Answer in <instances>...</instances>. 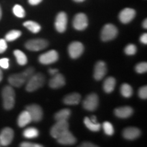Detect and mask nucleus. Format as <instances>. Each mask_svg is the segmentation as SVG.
<instances>
[{
    "instance_id": "1",
    "label": "nucleus",
    "mask_w": 147,
    "mask_h": 147,
    "mask_svg": "<svg viewBox=\"0 0 147 147\" xmlns=\"http://www.w3.org/2000/svg\"><path fill=\"white\" fill-rule=\"evenodd\" d=\"M35 73V69L33 67H29L21 73L14 74L10 75L8 78V82L11 86L14 87H21L29 78Z\"/></svg>"
},
{
    "instance_id": "2",
    "label": "nucleus",
    "mask_w": 147,
    "mask_h": 147,
    "mask_svg": "<svg viewBox=\"0 0 147 147\" xmlns=\"http://www.w3.org/2000/svg\"><path fill=\"white\" fill-rule=\"evenodd\" d=\"M45 76L42 73L34 74L29 80H27L26 84L27 91L34 92L36 91L45 84Z\"/></svg>"
},
{
    "instance_id": "3",
    "label": "nucleus",
    "mask_w": 147,
    "mask_h": 147,
    "mask_svg": "<svg viewBox=\"0 0 147 147\" xmlns=\"http://www.w3.org/2000/svg\"><path fill=\"white\" fill-rule=\"evenodd\" d=\"M3 106L5 110H11L15 104V92L11 86H5L1 92Z\"/></svg>"
},
{
    "instance_id": "4",
    "label": "nucleus",
    "mask_w": 147,
    "mask_h": 147,
    "mask_svg": "<svg viewBox=\"0 0 147 147\" xmlns=\"http://www.w3.org/2000/svg\"><path fill=\"white\" fill-rule=\"evenodd\" d=\"M118 34V29L113 24H106L102 28L101 32V39L104 42L114 40Z\"/></svg>"
},
{
    "instance_id": "5",
    "label": "nucleus",
    "mask_w": 147,
    "mask_h": 147,
    "mask_svg": "<svg viewBox=\"0 0 147 147\" xmlns=\"http://www.w3.org/2000/svg\"><path fill=\"white\" fill-rule=\"evenodd\" d=\"M49 43L47 40L41 38H37L28 40L25 43V47L27 50L31 51H40L45 49L48 47Z\"/></svg>"
},
{
    "instance_id": "6",
    "label": "nucleus",
    "mask_w": 147,
    "mask_h": 147,
    "mask_svg": "<svg viewBox=\"0 0 147 147\" xmlns=\"http://www.w3.org/2000/svg\"><path fill=\"white\" fill-rule=\"evenodd\" d=\"M67 130H69V123L67 121H57L51 129V135L54 138L57 139Z\"/></svg>"
},
{
    "instance_id": "7",
    "label": "nucleus",
    "mask_w": 147,
    "mask_h": 147,
    "mask_svg": "<svg viewBox=\"0 0 147 147\" xmlns=\"http://www.w3.org/2000/svg\"><path fill=\"white\" fill-rule=\"evenodd\" d=\"M59 59L58 53L55 50L49 51L48 52L40 55L38 58L40 63L43 65H49L57 61Z\"/></svg>"
},
{
    "instance_id": "8",
    "label": "nucleus",
    "mask_w": 147,
    "mask_h": 147,
    "mask_svg": "<svg viewBox=\"0 0 147 147\" xmlns=\"http://www.w3.org/2000/svg\"><path fill=\"white\" fill-rule=\"evenodd\" d=\"M89 24L87 15L84 13H78L75 15L73 19L74 28L78 31L84 30Z\"/></svg>"
},
{
    "instance_id": "9",
    "label": "nucleus",
    "mask_w": 147,
    "mask_h": 147,
    "mask_svg": "<svg viewBox=\"0 0 147 147\" xmlns=\"http://www.w3.org/2000/svg\"><path fill=\"white\" fill-rule=\"evenodd\" d=\"M99 105V97L95 93H91L87 95L82 102V106L88 111H94Z\"/></svg>"
},
{
    "instance_id": "10",
    "label": "nucleus",
    "mask_w": 147,
    "mask_h": 147,
    "mask_svg": "<svg viewBox=\"0 0 147 147\" xmlns=\"http://www.w3.org/2000/svg\"><path fill=\"white\" fill-rule=\"evenodd\" d=\"M26 110L28 111L29 115H30L33 122L38 123L42 119V117H43V110H42L41 106L35 104H31V105L27 106Z\"/></svg>"
},
{
    "instance_id": "11",
    "label": "nucleus",
    "mask_w": 147,
    "mask_h": 147,
    "mask_svg": "<svg viewBox=\"0 0 147 147\" xmlns=\"http://www.w3.org/2000/svg\"><path fill=\"white\" fill-rule=\"evenodd\" d=\"M14 138V131L10 127H5L0 132V144L3 146H8Z\"/></svg>"
},
{
    "instance_id": "12",
    "label": "nucleus",
    "mask_w": 147,
    "mask_h": 147,
    "mask_svg": "<svg viewBox=\"0 0 147 147\" xmlns=\"http://www.w3.org/2000/svg\"><path fill=\"white\" fill-rule=\"evenodd\" d=\"M67 16L65 12H60L55 18V26L56 30L59 33H63L67 29Z\"/></svg>"
},
{
    "instance_id": "13",
    "label": "nucleus",
    "mask_w": 147,
    "mask_h": 147,
    "mask_svg": "<svg viewBox=\"0 0 147 147\" xmlns=\"http://www.w3.org/2000/svg\"><path fill=\"white\" fill-rule=\"evenodd\" d=\"M84 52V46L80 42H73L68 47V53L71 59H77Z\"/></svg>"
},
{
    "instance_id": "14",
    "label": "nucleus",
    "mask_w": 147,
    "mask_h": 147,
    "mask_svg": "<svg viewBox=\"0 0 147 147\" xmlns=\"http://www.w3.org/2000/svg\"><path fill=\"white\" fill-rule=\"evenodd\" d=\"M107 73V67L105 62L99 61L95 65L93 76L96 80H101L104 78Z\"/></svg>"
},
{
    "instance_id": "15",
    "label": "nucleus",
    "mask_w": 147,
    "mask_h": 147,
    "mask_svg": "<svg viewBox=\"0 0 147 147\" xmlns=\"http://www.w3.org/2000/svg\"><path fill=\"white\" fill-rule=\"evenodd\" d=\"M136 16V11L130 8H126L121 11L119 14V18L120 21L123 24L130 23Z\"/></svg>"
},
{
    "instance_id": "16",
    "label": "nucleus",
    "mask_w": 147,
    "mask_h": 147,
    "mask_svg": "<svg viewBox=\"0 0 147 147\" xmlns=\"http://www.w3.org/2000/svg\"><path fill=\"white\" fill-rule=\"evenodd\" d=\"M49 84L52 89H59L63 87L65 84V78L61 74L57 73L56 74L53 75L52 78L49 81Z\"/></svg>"
},
{
    "instance_id": "17",
    "label": "nucleus",
    "mask_w": 147,
    "mask_h": 147,
    "mask_svg": "<svg viewBox=\"0 0 147 147\" xmlns=\"http://www.w3.org/2000/svg\"><path fill=\"white\" fill-rule=\"evenodd\" d=\"M57 142L61 144L72 145L76 142V138L69 130H67L58 138Z\"/></svg>"
},
{
    "instance_id": "18",
    "label": "nucleus",
    "mask_w": 147,
    "mask_h": 147,
    "mask_svg": "<svg viewBox=\"0 0 147 147\" xmlns=\"http://www.w3.org/2000/svg\"><path fill=\"white\" fill-rule=\"evenodd\" d=\"M141 134L140 130L137 127H129L125 129L123 131V136L125 138L129 140H133L138 138Z\"/></svg>"
},
{
    "instance_id": "19",
    "label": "nucleus",
    "mask_w": 147,
    "mask_h": 147,
    "mask_svg": "<svg viewBox=\"0 0 147 147\" xmlns=\"http://www.w3.org/2000/svg\"><path fill=\"white\" fill-rule=\"evenodd\" d=\"M134 110L130 106H123L116 108L115 110V115L121 119H127L133 115Z\"/></svg>"
},
{
    "instance_id": "20",
    "label": "nucleus",
    "mask_w": 147,
    "mask_h": 147,
    "mask_svg": "<svg viewBox=\"0 0 147 147\" xmlns=\"http://www.w3.org/2000/svg\"><path fill=\"white\" fill-rule=\"evenodd\" d=\"M81 100V95L78 93H71L63 98V102L66 105H77Z\"/></svg>"
},
{
    "instance_id": "21",
    "label": "nucleus",
    "mask_w": 147,
    "mask_h": 147,
    "mask_svg": "<svg viewBox=\"0 0 147 147\" xmlns=\"http://www.w3.org/2000/svg\"><path fill=\"white\" fill-rule=\"evenodd\" d=\"M32 118L27 110L21 112L18 117L17 123L20 127H24L32 122Z\"/></svg>"
},
{
    "instance_id": "22",
    "label": "nucleus",
    "mask_w": 147,
    "mask_h": 147,
    "mask_svg": "<svg viewBox=\"0 0 147 147\" xmlns=\"http://www.w3.org/2000/svg\"><path fill=\"white\" fill-rule=\"evenodd\" d=\"M116 86V80L114 77H108L105 79L103 84V88H104V91L107 93H112L115 89Z\"/></svg>"
},
{
    "instance_id": "23",
    "label": "nucleus",
    "mask_w": 147,
    "mask_h": 147,
    "mask_svg": "<svg viewBox=\"0 0 147 147\" xmlns=\"http://www.w3.org/2000/svg\"><path fill=\"white\" fill-rule=\"evenodd\" d=\"M71 115V110L68 108H64L58 111L55 115V119L57 121H67Z\"/></svg>"
},
{
    "instance_id": "24",
    "label": "nucleus",
    "mask_w": 147,
    "mask_h": 147,
    "mask_svg": "<svg viewBox=\"0 0 147 147\" xmlns=\"http://www.w3.org/2000/svg\"><path fill=\"white\" fill-rule=\"evenodd\" d=\"M23 26L34 34H37L41 30V26L36 22L33 21H27L23 23Z\"/></svg>"
},
{
    "instance_id": "25",
    "label": "nucleus",
    "mask_w": 147,
    "mask_h": 147,
    "mask_svg": "<svg viewBox=\"0 0 147 147\" xmlns=\"http://www.w3.org/2000/svg\"><path fill=\"white\" fill-rule=\"evenodd\" d=\"M14 55L15 56L16 61L21 65H25L27 63V57L26 55L23 51L20 50H15L14 51Z\"/></svg>"
},
{
    "instance_id": "26",
    "label": "nucleus",
    "mask_w": 147,
    "mask_h": 147,
    "mask_svg": "<svg viewBox=\"0 0 147 147\" xmlns=\"http://www.w3.org/2000/svg\"><path fill=\"white\" fill-rule=\"evenodd\" d=\"M23 135L24 137L28 139L36 138L39 136V131L36 127H28L24 130Z\"/></svg>"
},
{
    "instance_id": "27",
    "label": "nucleus",
    "mask_w": 147,
    "mask_h": 147,
    "mask_svg": "<svg viewBox=\"0 0 147 147\" xmlns=\"http://www.w3.org/2000/svg\"><path fill=\"white\" fill-rule=\"evenodd\" d=\"M84 123L86 125V127L92 131H100L101 129V125L98 122H92V121L90 120L89 117H86L84 119Z\"/></svg>"
},
{
    "instance_id": "28",
    "label": "nucleus",
    "mask_w": 147,
    "mask_h": 147,
    "mask_svg": "<svg viewBox=\"0 0 147 147\" xmlns=\"http://www.w3.org/2000/svg\"><path fill=\"white\" fill-rule=\"evenodd\" d=\"M120 91L123 96L128 98L133 95V89L129 84L124 83L121 86Z\"/></svg>"
},
{
    "instance_id": "29",
    "label": "nucleus",
    "mask_w": 147,
    "mask_h": 147,
    "mask_svg": "<svg viewBox=\"0 0 147 147\" xmlns=\"http://www.w3.org/2000/svg\"><path fill=\"white\" fill-rule=\"evenodd\" d=\"M22 33L19 30H11L8 33H7L5 36V40L8 42H12L18 39L21 36Z\"/></svg>"
},
{
    "instance_id": "30",
    "label": "nucleus",
    "mask_w": 147,
    "mask_h": 147,
    "mask_svg": "<svg viewBox=\"0 0 147 147\" xmlns=\"http://www.w3.org/2000/svg\"><path fill=\"white\" fill-rule=\"evenodd\" d=\"M12 11L14 15L18 18H24L25 16V11L21 5L16 4L13 7Z\"/></svg>"
},
{
    "instance_id": "31",
    "label": "nucleus",
    "mask_w": 147,
    "mask_h": 147,
    "mask_svg": "<svg viewBox=\"0 0 147 147\" xmlns=\"http://www.w3.org/2000/svg\"><path fill=\"white\" fill-rule=\"evenodd\" d=\"M103 129H104V132L106 135L108 136H113L114 134V132H115V130H114V127L113 125L110 123L108 121H105L104 122V123L102 125Z\"/></svg>"
},
{
    "instance_id": "32",
    "label": "nucleus",
    "mask_w": 147,
    "mask_h": 147,
    "mask_svg": "<svg viewBox=\"0 0 147 147\" xmlns=\"http://www.w3.org/2000/svg\"><path fill=\"white\" fill-rule=\"evenodd\" d=\"M135 70L138 74H144L147 71L146 62H141L138 63L135 67Z\"/></svg>"
},
{
    "instance_id": "33",
    "label": "nucleus",
    "mask_w": 147,
    "mask_h": 147,
    "mask_svg": "<svg viewBox=\"0 0 147 147\" xmlns=\"http://www.w3.org/2000/svg\"><path fill=\"white\" fill-rule=\"evenodd\" d=\"M125 53L127 55H134L137 52V48L133 44H129L125 48Z\"/></svg>"
},
{
    "instance_id": "34",
    "label": "nucleus",
    "mask_w": 147,
    "mask_h": 147,
    "mask_svg": "<svg viewBox=\"0 0 147 147\" xmlns=\"http://www.w3.org/2000/svg\"><path fill=\"white\" fill-rule=\"evenodd\" d=\"M138 96L142 100H146L147 98V87L144 86L140 88L138 90Z\"/></svg>"
},
{
    "instance_id": "35",
    "label": "nucleus",
    "mask_w": 147,
    "mask_h": 147,
    "mask_svg": "<svg viewBox=\"0 0 147 147\" xmlns=\"http://www.w3.org/2000/svg\"><path fill=\"white\" fill-rule=\"evenodd\" d=\"M21 147H42V144H36V143H33L30 142H23L20 144Z\"/></svg>"
},
{
    "instance_id": "36",
    "label": "nucleus",
    "mask_w": 147,
    "mask_h": 147,
    "mask_svg": "<svg viewBox=\"0 0 147 147\" xmlns=\"http://www.w3.org/2000/svg\"><path fill=\"white\" fill-rule=\"evenodd\" d=\"M8 45L6 40L4 39H0V53H4L7 50Z\"/></svg>"
},
{
    "instance_id": "37",
    "label": "nucleus",
    "mask_w": 147,
    "mask_h": 147,
    "mask_svg": "<svg viewBox=\"0 0 147 147\" xmlns=\"http://www.w3.org/2000/svg\"><path fill=\"white\" fill-rule=\"evenodd\" d=\"M0 67L3 69H8L9 67V59L8 58H2L0 59Z\"/></svg>"
},
{
    "instance_id": "38",
    "label": "nucleus",
    "mask_w": 147,
    "mask_h": 147,
    "mask_svg": "<svg viewBox=\"0 0 147 147\" xmlns=\"http://www.w3.org/2000/svg\"><path fill=\"white\" fill-rule=\"evenodd\" d=\"M140 42H142V44H144V45H146L147 44V34L146 33H144V34H143L142 36H140Z\"/></svg>"
},
{
    "instance_id": "39",
    "label": "nucleus",
    "mask_w": 147,
    "mask_h": 147,
    "mask_svg": "<svg viewBox=\"0 0 147 147\" xmlns=\"http://www.w3.org/2000/svg\"><path fill=\"white\" fill-rule=\"evenodd\" d=\"M42 1V0H28V2L30 5H36L39 4Z\"/></svg>"
},
{
    "instance_id": "40",
    "label": "nucleus",
    "mask_w": 147,
    "mask_h": 147,
    "mask_svg": "<svg viewBox=\"0 0 147 147\" xmlns=\"http://www.w3.org/2000/svg\"><path fill=\"white\" fill-rule=\"evenodd\" d=\"M80 146H84V147H95V146H97V145H95L94 144H92L91 142H84L80 145Z\"/></svg>"
},
{
    "instance_id": "41",
    "label": "nucleus",
    "mask_w": 147,
    "mask_h": 147,
    "mask_svg": "<svg viewBox=\"0 0 147 147\" xmlns=\"http://www.w3.org/2000/svg\"><path fill=\"white\" fill-rule=\"evenodd\" d=\"M49 74H50L51 75H52V76H53V75L56 74L57 73L59 72V70L57 69H55V68H51L49 69Z\"/></svg>"
},
{
    "instance_id": "42",
    "label": "nucleus",
    "mask_w": 147,
    "mask_h": 147,
    "mask_svg": "<svg viewBox=\"0 0 147 147\" xmlns=\"http://www.w3.org/2000/svg\"><path fill=\"white\" fill-rule=\"evenodd\" d=\"M90 120H91L92 122L93 123H97V117H95V116H92L91 118H89Z\"/></svg>"
},
{
    "instance_id": "43",
    "label": "nucleus",
    "mask_w": 147,
    "mask_h": 147,
    "mask_svg": "<svg viewBox=\"0 0 147 147\" xmlns=\"http://www.w3.org/2000/svg\"><path fill=\"white\" fill-rule=\"evenodd\" d=\"M142 27H144V29H146L147 28V20H146V19H144V21H143Z\"/></svg>"
},
{
    "instance_id": "44",
    "label": "nucleus",
    "mask_w": 147,
    "mask_h": 147,
    "mask_svg": "<svg viewBox=\"0 0 147 147\" xmlns=\"http://www.w3.org/2000/svg\"><path fill=\"white\" fill-rule=\"evenodd\" d=\"M2 79H3V72L2 71H1V69H0V82L2 80Z\"/></svg>"
},
{
    "instance_id": "45",
    "label": "nucleus",
    "mask_w": 147,
    "mask_h": 147,
    "mask_svg": "<svg viewBox=\"0 0 147 147\" xmlns=\"http://www.w3.org/2000/svg\"><path fill=\"white\" fill-rule=\"evenodd\" d=\"M73 1H74L75 2H77V3H81L85 1V0H73Z\"/></svg>"
},
{
    "instance_id": "46",
    "label": "nucleus",
    "mask_w": 147,
    "mask_h": 147,
    "mask_svg": "<svg viewBox=\"0 0 147 147\" xmlns=\"http://www.w3.org/2000/svg\"><path fill=\"white\" fill-rule=\"evenodd\" d=\"M1 17H2V10H1V8L0 6V20H1Z\"/></svg>"
},
{
    "instance_id": "47",
    "label": "nucleus",
    "mask_w": 147,
    "mask_h": 147,
    "mask_svg": "<svg viewBox=\"0 0 147 147\" xmlns=\"http://www.w3.org/2000/svg\"><path fill=\"white\" fill-rule=\"evenodd\" d=\"M1 146V144H0V146Z\"/></svg>"
}]
</instances>
